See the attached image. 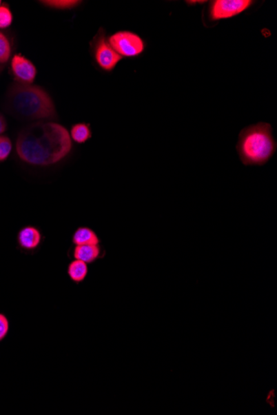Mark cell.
I'll return each instance as SVG.
<instances>
[{"instance_id": "10", "label": "cell", "mask_w": 277, "mask_h": 415, "mask_svg": "<svg viewBox=\"0 0 277 415\" xmlns=\"http://www.w3.org/2000/svg\"><path fill=\"white\" fill-rule=\"evenodd\" d=\"M101 238L88 227H77L72 236V243L76 245H101Z\"/></svg>"}, {"instance_id": "5", "label": "cell", "mask_w": 277, "mask_h": 415, "mask_svg": "<svg viewBox=\"0 0 277 415\" xmlns=\"http://www.w3.org/2000/svg\"><path fill=\"white\" fill-rule=\"evenodd\" d=\"M108 42L122 59L141 56L145 50L143 39L130 31L116 32L109 37Z\"/></svg>"}, {"instance_id": "3", "label": "cell", "mask_w": 277, "mask_h": 415, "mask_svg": "<svg viewBox=\"0 0 277 415\" xmlns=\"http://www.w3.org/2000/svg\"><path fill=\"white\" fill-rule=\"evenodd\" d=\"M277 143L272 126L266 122L250 125L241 130L236 150L245 166H263L274 156Z\"/></svg>"}, {"instance_id": "11", "label": "cell", "mask_w": 277, "mask_h": 415, "mask_svg": "<svg viewBox=\"0 0 277 415\" xmlns=\"http://www.w3.org/2000/svg\"><path fill=\"white\" fill-rule=\"evenodd\" d=\"M88 273V265L83 261L75 260L74 259L68 265L67 274L68 277L76 285L83 283L85 279H87Z\"/></svg>"}, {"instance_id": "12", "label": "cell", "mask_w": 277, "mask_h": 415, "mask_svg": "<svg viewBox=\"0 0 277 415\" xmlns=\"http://www.w3.org/2000/svg\"><path fill=\"white\" fill-rule=\"evenodd\" d=\"M70 136L73 141L83 145L92 137L91 125L88 123H77L73 125L70 131Z\"/></svg>"}, {"instance_id": "15", "label": "cell", "mask_w": 277, "mask_h": 415, "mask_svg": "<svg viewBox=\"0 0 277 415\" xmlns=\"http://www.w3.org/2000/svg\"><path fill=\"white\" fill-rule=\"evenodd\" d=\"M12 150H13V143L11 139L6 135H0V163L5 162L9 159Z\"/></svg>"}, {"instance_id": "6", "label": "cell", "mask_w": 277, "mask_h": 415, "mask_svg": "<svg viewBox=\"0 0 277 415\" xmlns=\"http://www.w3.org/2000/svg\"><path fill=\"white\" fill-rule=\"evenodd\" d=\"M251 0H214L209 3V19L212 22L236 17L254 5Z\"/></svg>"}, {"instance_id": "7", "label": "cell", "mask_w": 277, "mask_h": 415, "mask_svg": "<svg viewBox=\"0 0 277 415\" xmlns=\"http://www.w3.org/2000/svg\"><path fill=\"white\" fill-rule=\"evenodd\" d=\"M11 69L18 82L32 84L37 76V69L31 61L22 55L16 54L11 61Z\"/></svg>"}, {"instance_id": "21", "label": "cell", "mask_w": 277, "mask_h": 415, "mask_svg": "<svg viewBox=\"0 0 277 415\" xmlns=\"http://www.w3.org/2000/svg\"><path fill=\"white\" fill-rule=\"evenodd\" d=\"M0 5H1V1H0Z\"/></svg>"}, {"instance_id": "20", "label": "cell", "mask_w": 277, "mask_h": 415, "mask_svg": "<svg viewBox=\"0 0 277 415\" xmlns=\"http://www.w3.org/2000/svg\"><path fill=\"white\" fill-rule=\"evenodd\" d=\"M3 67L2 65H0V73L3 71Z\"/></svg>"}, {"instance_id": "8", "label": "cell", "mask_w": 277, "mask_h": 415, "mask_svg": "<svg viewBox=\"0 0 277 415\" xmlns=\"http://www.w3.org/2000/svg\"><path fill=\"white\" fill-rule=\"evenodd\" d=\"M17 242L20 248L28 252L40 248L43 242L42 231L35 225H26L19 230Z\"/></svg>"}, {"instance_id": "17", "label": "cell", "mask_w": 277, "mask_h": 415, "mask_svg": "<svg viewBox=\"0 0 277 415\" xmlns=\"http://www.w3.org/2000/svg\"><path fill=\"white\" fill-rule=\"evenodd\" d=\"M10 330V323L6 316L0 314V342L6 338Z\"/></svg>"}, {"instance_id": "18", "label": "cell", "mask_w": 277, "mask_h": 415, "mask_svg": "<svg viewBox=\"0 0 277 415\" xmlns=\"http://www.w3.org/2000/svg\"><path fill=\"white\" fill-rule=\"evenodd\" d=\"M7 121L6 120L5 117L3 114H0V135H2L6 132L7 130Z\"/></svg>"}, {"instance_id": "2", "label": "cell", "mask_w": 277, "mask_h": 415, "mask_svg": "<svg viewBox=\"0 0 277 415\" xmlns=\"http://www.w3.org/2000/svg\"><path fill=\"white\" fill-rule=\"evenodd\" d=\"M5 108L12 117L22 121H48L57 118L54 102L50 94L32 84H12L7 92Z\"/></svg>"}, {"instance_id": "13", "label": "cell", "mask_w": 277, "mask_h": 415, "mask_svg": "<svg viewBox=\"0 0 277 415\" xmlns=\"http://www.w3.org/2000/svg\"><path fill=\"white\" fill-rule=\"evenodd\" d=\"M40 3L45 6L52 8V9L66 10L79 6L81 2L79 0H46V1Z\"/></svg>"}, {"instance_id": "14", "label": "cell", "mask_w": 277, "mask_h": 415, "mask_svg": "<svg viewBox=\"0 0 277 415\" xmlns=\"http://www.w3.org/2000/svg\"><path fill=\"white\" fill-rule=\"evenodd\" d=\"M11 52L10 40L0 32V65L6 63L10 60Z\"/></svg>"}, {"instance_id": "9", "label": "cell", "mask_w": 277, "mask_h": 415, "mask_svg": "<svg viewBox=\"0 0 277 415\" xmlns=\"http://www.w3.org/2000/svg\"><path fill=\"white\" fill-rule=\"evenodd\" d=\"M105 252L101 245H76L72 252L73 258L87 263L88 265L101 260L105 256Z\"/></svg>"}, {"instance_id": "16", "label": "cell", "mask_w": 277, "mask_h": 415, "mask_svg": "<svg viewBox=\"0 0 277 415\" xmlns=\"http://www.w3.org/2000/svg\"><path fill=\"white\" fill-rule=\"evenodd\" d=\"M13 23V14L6 6H0V30L9 28Z\"/></svg>"}, {"instance_id": "4", "label": "cell", "mask_w": 277, "mask_h": 415, "mask_svg": "<svg viewBox=\"0 0 277 415\" xmlns=\"http://www.w3.org/2000/svg\"><path fill=\"white\" fill-rule=\"evenodd\" d=\"M91 49L95 63L103 71L107 72L114 71V69L122 60V57L117 54V52L109 43L108 38L103 28H100L94 39H92Z\"/></svg>"}, {"instance_id": "19", "label": "cell", "mask_w": 277, "mask_h": 415, "mask_svg": "<svg viewBox=\"0 0 277 415\" xmlns=\"http://www.w3.org/2000/svg\"><path fill=\"white\" fill-rule=\"evenodd\" d=\"M188 5H196V3H205V1H186Z\"/></svg>"}, {"instance_id": "1", "label": "cell", "mask_w": 277, "mask_h": 415, "mask_svg": "<svg viewBox=\"0 0 277 415\" xmlns=\"http://www.w3.org/2000/svg\"><path fill=\"white\" fill-rule=\"evenodd\" d=\"M70 134L59 123L39 121L23 128L16 139V154L28 165L39 168L55 166L72 153Z\"/></svg>"}]
</instances>
